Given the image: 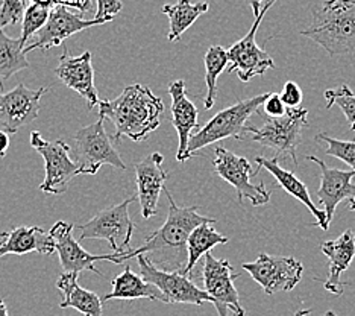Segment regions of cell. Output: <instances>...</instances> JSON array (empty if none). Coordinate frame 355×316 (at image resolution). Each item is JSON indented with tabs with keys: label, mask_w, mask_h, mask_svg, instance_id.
Instances as JSON below:
<instances>
[{
	"label": "cell",
	"mask_w": 355,
	"mask_h": 316,
	"mask_svg": "<svg viewBox=\"0 0 355 316\" xmlns=\"http://www.w3.org/2000/svg\"><path fill=\"white\" fill-rule=\"evenodd\" d=\"M324 96L327 101V108L329 110L337 105L342 110L346 120H348L351 131L355 133V93H352L348 85L342 84L336 88H329Z\"/></svg>",
	"instance_id": "cell-30"
},
{
	"label": "cell",
	"mask_w": 355,
	"mask_h": 316,
	"mask_svg": "<svg viewBox=\"0 0 355 316\" xmlns=\"http://www.w3.org/2000/svg\"><path fill=\"white\" fill-rule=\"evenodd\" d=\"M264 124L261 128L246 126V134H251V140L260 143L266 148L275 151V157L288 156L297 166L296 149L302 142V129L309 125V110L305 108H287L282 117H269L261 113Z\"/></svg>",
	"instance_id": "cell-5"
},
{
	"label": "cell",
	"mask_w": 355,
	"mask_h": 316,
	"mask_svg": "<svg viewBox=\"0 0 355 316\" xmlns=\"http://www.w3.org/2000/svg\"><path fill=\"white\" fill-rule=\"evenodd\" d=\"M164 157L159 152H153L140 163L135 165L137 197L140 201L143 219H150L157 213L161 192H164L167 172L163 169Z\"/></svg>",
	"instance_id": "cell-17"
},
{
	"label": "cell",
	"mask_w": 355,
	"mask_h": 316,
	"mask_svg": "<svg viewBox=\"0 0 355 316\" xmlns=\"http://www.w3.org/2000/svg\"><path fill=\"white\" fill-rule=\"evenodd\" d=\"M31 146L44 158L46 176L40 190L49 194H62L71 180L79 175V166L70 157V146L64 140L47 142L42 133H31Z\"/></svg>",
	"instance_id": "cell-7"
},
{
	"label": "cell",
	"mask_w": 355,
	"mask_h": 316,
	"mask_svg": "<svg viewBox=\"0 0 355 316\" xmlns=\"http://www.w3.org/2000/svg\"><path fill=\"white\" fill-rule=\"evenodd\" d=\"M26 40L11 38L0 29V87L3 88V81L10 79L15 73L28 69L29 63L25 53Z\"/></svg>",
	"instance_id": "cell-28"
},
{
	"label": "cell",
	"mask_w": 355,
	"mask_h": 316,
	"mask_svg": "<svg viewBox=\"0 0 355 316\" xmlns=\"http://www.w3.org/2000/svg\"><path fill=\"white\" fill-rule=\"evenodd\" d=\"M255 163L258 165L260 169H266L270 175H273L275 178L279 188L284 189L288 194H292L293 198H296L297 201H301L302 204L310 210L313 213V216L316 217V226H320L322 230L327 231L329 222H328V217L325 210H320L316 207V204L311 201L310 198V193L309 189H306V185L297 178L293 172H290V170L282 169L279 166V158L278 157H272V158H266V157H257L255 158Z\"/></svg>",
	"instance_id": "cell-22"
},
{
	"label": "cell",
	"mask_w": 355,
	"mask_h": 316,
	"mask_svg": "<svg viewBox=\"0 0 355 316\" xmlns=\"http://www.w3.org/2000/svg\"><path fill=\"white\" fill-rule=\"evenodd\" d=\"M96 2H98V10L94 13V19L112 20L123 8V3L120 0H96Z\"/></svg>",
	"instance_id": "cell-35"
},
{
	"label": "cell",
	"mask_w": 355,
	"mask_h": 316,
	"mask_svg": "<svg viewBox=\"0 0 355 316\" xmlns=\"http://www.w3.org/2000/svg\"><path fill=\"white\" fill-rule=\"evenodd\" d=\"M3 5V0H0V6H2Z\"/></svg>",
	"instance_id": "cell-45"
},
{
	"label": "cell",
	"mask_w": 355,
	"mask_h": 316,
	"mask_svg": "<svg viewBox=\"0 0 355 316\" xmlns=\"http://www.w3.org/2000/svg\"><path fill=\"white\" fill-rule=\"evenodd\" d=\"M111 20L108 19L85 20L80 17L79 14L69 11L67 6L56 5L51 11V17L44 24V28L40 29L34 37V42L25 47V53L35 51V49L49 51L52 47L61 46L69 37L78 34L80 31H85L93 26H99V24H105Z\"/></svg>",
	"instance_id": "cell-15"
},
{
	"label": "cell",
	"mask_w": 355,
	"mask_h": 316,
	"mask_svg": "<svg viewBox=\"0 0 355 316\" xmlns=\"http://www.w3.org/2000/svg\"><path fill=\"white\" fill-rule=\"evenodd\" d=\"M111 292L103 297L102 301H110V299H137L146 298L150 301L166 303V298L155 285L144 280L141 275L132 272L131 267L125 266V271L119 274L117 277L111 281Z\"/></svg>",
	"instance_id": "cell-25"
},
{
	"label": "cell",
	"mask_w": 355,
	"mask_h": 316,
	"mask_svg": "<svg viewBox=\"0 0 355 316\" xmlns=\"http://www.w3.org/2000/svg\"><path fill=\"white\" fill-rule=\"evenodd\" d=\"M168 94L172 97V124L178 133V139H180L176 160L182 163L185 161V156H187L193 128L198 126L199 111L185 93V83L182 79L173 81L168 85Z\"/></svg>",
	"instance_id": "cell-20"
},
{
	"label": "cell",
	"mask_w": 355,
	"mask_h": 316,
	"mask_svg": "<svg viewBox=\"0 0 355 316\" xmlns=\"http://www.w3.org/2000/svg\"><path fill=\"white\" fill-rule=\"evenodd\" d=\"M46 92L47 87L31 90L26 85L17 84L11 92L0 93V125L8 134H15L38 117L40 99Z\"/></svg>",
	"instance_id": "cell-16"
},
{
	"label": "cell",
	"mask_w": 355,
	"mask_h": 316,
	"mask_svg": "<svg viewBox=\"0 0 355 316\" xmlns=\"http://www.w3.org/2000/svg\"><path fill=\"white\" fill-rule=\"evenodd\" d=\"M51 8L38 5V3H32L28 6V10L25 13V19H23V29H21V38L28 40L35 35L40 29L44 28V24L47 23L51 17Z\"/></svg>",
	"instance_id": "cell-32"
},
{
	"label": "cell",
	"mask_w": 355,
	"mask_h": 316,
	"mask_svg": "<svg viewBox=\"0 0 355 316\" xmlns=\"http://www.w3.org/2000/svg\"><path fill=\"white\" fill-rule=\"evenodd\" d=\"M93 0H56L58 5H64L67 8H75V10L80 11V13H88L92 11L93 8Z\"/></svg>",
	"instance_id": "cell-37"
},
{
	"label": "cell",
	"mask_w": 355,
	"mask_h": 316,
	"mask_svg": "<svg viewBox=\"0 0 355 316\" xmlns=\"http://www.w3.org/2000/svg\"><path fill=\"white\" fill-rule=\"evenodd\" d=\"M279 96L287 108H300L304 97L301 87L293 83V81H287L284 87H282Z\"/></svg>",
	"instance_id": "cell-34"
},
{
	"label": "cell",
	"mask_w": 355,
	"mask_h": 316,
	"mask_svg": "<svg viewBox=\"0 0 355 316\" xmlns=\"http://www.w3.org/2000/svg\"><path fill=\"white\" fill-rule=\"evenodd\" d=\"M73 228L75 226L66 221H58L51 228V236L55 240L56 253L60 256V262L64 272L79 274L83 271H92L102 277L103 274L98 269V267H94V265L98 262L108 260L114 265L125 263L123 253L99 254V256L87 253V251L80 247L79 240L75 239Z\"/></svg>",
	"instance_id": "cell-14"
},
{
	"label": "cell",
	"mask_w": 355,
	"mask_h": 316,
	"mask_svg": "<svg viewBox=\"0 0 355 316\" xmlns=\"http://www.w3.org/2000/svg\"><path fill=\"white\" fill-rule=\"evenodd\" d=\"M306 158L316 163L320 169V188L318 189V198L325 208L328 222H331L337 206L345 199L355 198V185L352 184L355 170L331 169L324 160L314 156H309Z\"/></svg>",
	"instance_id": "cell-19"
},
{
	"label": "cell",
	"mask_w": 355,
	"mask_h": 316,
	"mask_svg": "<svg viewBox=\"0 0 355 316\" xmlns=\"http://www.w3.org/2000/svg\"><path fill=\"white\" fill-rule=\"evenodd\" d=\"M349 210L351 212H355V198L349 201Z\"/></svg>",
	"instance_id": "cell-44"
},
{
	"label": "cell",
	"mask_w": 355,
	"mask_h": 316,
	"mask_svg": "<svg viewBox=\"0 0 355 316\" xmlns=\"http://www.w3.org/2000/svg\"><path fill=\"white\" fill-rule=\"evenodd\" d=\"M137 262H139L141 277L163 292L166 304L202 306L209 303L214 306V299L207 294L205 289H199L191 278L181 271L159 269L144 254L137 256Z\"/></svg>",
	"instance_id": "cell-9"
},
{
	"label": "cell",
	"mask_w": 355,
	"mask_h": 316,
	"mask_svg": "<svg viewBox=\"0 0 355 316\" xmlns=\"http://www.w3.org/2000/svg\"><path fill=\"white\" fill-rule=\"evenodd\" d=\"M56 251L55 240L51 233H46L40 226H15L10 231L6 242L0 247V257L14 254L23 256L28 253H40L51 256Z\"/></svg>",
	"instance_id": "cell-23"
},
{
	"label": "cell",
	"mask_w": 355,
	"mask_h": 316,
	"mask_svg": "<svg viewBox=\"0 0 355 316\" xmlns=\"http://www.w3.org/2000/svg\"><path fill=\"white\" fill-rule=\"evenodd\" d=\"M275 2L277 0H266L260 14L255 15V20L248 34L228 49V70L230 73L237 72L239 79L243 81V83H248V81H251L254 76L264 75L269 69H275V63H273L272 56L268 52H264L255 42L257 31L260 28L266 13L275 5Z\"/></svg>",
	"instance_id": "cell-11"
},
{
	"label": "cell",
	"mask_w": 355,
	"mask_h": 316,
	"mask_svg": "<svg viewBox=\"0 0 355 316\" xmlns=\"http://www.w3.org/2000/svg\"><path fill=\"white\" fill-rule=\"evenodd\" d=\"M316 140L325 142L327 149L325 153L331 157H336L343 163L348 165L352 170H355V142L349 140H338L334 137H329L327 133L318 134Z\"/></svg>",
	"instance_id": "cell-31"
},
{
	"label": "cell",
	"mask_w": 355,
	"mask_h": 316,
	"mask_svg": "<svg viewBox=\"0 0 355 316\" xmlns=\"http://www.w3.org/2000/svg\"><path fill=\"white\" fill-rule=\"evenodd\" d=\"M8 236H10V231H0V247H2L6 242Z\"/></svg>",
	"instance_id": "cell-43"
},
{
	"label": "cell",
	"mask_w": 355,
	"mask_h": 316,
	"mask_svg": "<svg viewBox=\"0 0 355 316\" xmlns=\"http://www.w3.org/2000/svg\"><path fill=\"white\" fill-rule=\"evenodd\" d=\"M263 111L269 117H282L287 113V107L278 93H270L263 103Z\"/></svg>",
	"instance_id": "cell-36"
},
{
	"label": "cell",
	"mask_w": 355,
	"mask_h": 316,
	"mask_svg": "<svg viewBox=\"0 0 355 316\" xmlns=\"http://www.w3.org/2000/svg\"><path fill=\"white\" fill-rule=\"evenodd\" d=\"M10 146V135H8L6 131H0V156H5V152Z\"/></svg>",
	"instance_id": "cell-38"
},
{
	"label": "cell",
	"mask_w": 355,
	"mask_h": 316,
	"mask_svg": "<svg viewBox=\"0 0 355 316\" xmlns=\"http://www.w3.org/2000/svg\"><path fill=\"white\" fill-rule=\"evenodd\" d=\"M269 94L270 93H263L254 97H249V99L240 101L237 103H234L232 107L217 113V115L209 119L196 134H193L190 137L185 161L198 156L199 149L207 148V146L216 142H220L225 139H245L248 120L251 119L255 113H258L260 107H263V103L268 99Z\"/></svg>",
	"instance_id": "cell-4"
},
{
	"label": "cell",
	"mask_w": 355,
	"mask_h": 316,
	"mask_svg": "<svg viewBox=\"0 0 355 316\" xmlns=\"http://www.w3.org/2000/svg\"><path fill=\"white\" fill-rule=\"evenodd\" d=\"M228 242L230 239L227 236H223V234H220L219 231H216L213 224L207 222L196 226V228L190 234L189 243H187L189 262H187V266H185L181 272L184 275H187V277H190L200 257L208 254L214 247L227 245Z\"/></svg>",
	"instance_id": "cell-26"
},
{
	"label": "cell",
	"mask_w": 355,
	"mask_h": 316,
	"mask_svg": "<svg viewBox=\"0 0 355 316\" xmlns=\"http://www.w3.org/2000/svg\"><path fill=\"white\" fill-rule=\"evenodd\" d=\"M0 316H10L8 315V309H6V304L2 298H0Z\"/></svg>",
	"instance_id": "cell-42"
},
{
	"label": "cell",
	"mask_w": 355,
	"mask_h": 316,
	"mask_svg": "<svg viewBox=\"0 0 355 316\" xmlns=\"http://www.w3.org/2000/svg\"><path fill=\"white\" fill-rule=\"evenodd\" d=\"M311 309H301V310H297L296 313H295V316H311ZM325 316H337L334 312H327L325 313Z\"/></svg>",
	"instance_id": "cell-41"
},
{
	"label": "cell",
	"mask_w": 355,
	"mask_h": 316,
	"mask_svg": "<svg viewBox=\"0 0 355 316\" xmlns=\"http://www.w3.org/2000/svg\"><path fill=\"white\" fill-rule=\"evenodd\" d=\"M241 267L263 288L268 295L277 292H290L302 280L304 266L295 257H279L261 253L252 263Z\"/></svg>",
	"instance_id": "cell-12"
},
{
	"label": "cell",
	"mask_w": 355,
	"mask_h": 316,
	"mask_svg": "<svg viewBox=\"0 0 355 316\" xmlns=\"http://www.w3.org/2000/svg\"><path fill=\"white\" fill-rule=\"evenodd\" d=\"M208 11L207 2L191 3L190 0H178L176 5H164L161 13L166 14L171 20V32H168V42H176L195 23L200 15Z\"/></svg>",
	"instance_id": "cell-27"
},
{
	"label": "cell",
	"mask_w": 355,
	"mask_h": 316,
	"mask_svg": "<svg viewBox=\"0 0 355 316\" xmlns=\"http://www.w3.org/2000/svg\"><path fill=\"white\" fill-rule=\"evenodd\" d=\"M0 158H2V156H0Z\"/></svg>",
	"instance_id": "cell-46"
},
{
	"label": "cell",
	"mask_w": 355,
	"mask_h": 316,
	"mask_svg": "<svg viewBox=\"0 0 355 316\" xmlns=\"http://www.w3.org/2000/svg\"><path fill=\"white\" fill-rule=\"evenodd\" d=\"M239 274L232 272V266L225 258H216L211 253L205 254L202 266V281L207 294L214 299V307L219 316H228V310L234 316H245V309L240 304L239 292L234 280Z\"/></svg>",
	"instance_id": "cell-13"
},
{
	"label": "cell",
	"mask_w": 355,
	"mask_h": 316,
	"mask_svg": "<svg viewBox=\"0 0 355 316\" xmlns=\"http://www.w3.org/2000/svg\"><path fill=\"white\" fill-rule=\"evenodd\" d=\"M320 251L329 260L325 289L334 295H342L343 285L340 277L355 257V234L352 230H346L337 239L322 243Z\"/></svg>",
	"instance_id": "cell-21"
},
{
	"label": "cell",
	"mask_w": 355,
	"mask_h": 316,
	"mask_svg": "<svg viewBox=\"0 0 355 316\" xmlns=\"http://www.w3.org/2000/svg\"><path fill=\"white\" fill-rule=\"evenodd\" d=\"M32 3L43 5V6L51 8V10H53V8H55L56 5H58V3H56V0H32Z\"/></svg>",
	"instance_id": "cell-40"
},
{
	"label": "cell",
	"mask_w": 355,
	"mask_h": 316,
	"mask_svg": "<svg viewBox=\"0 0 355 316\" xmlns=\"http://www.w3.org/2000/svg\"><path fill=\"white\" fill-rule=\"evenodd\" d=\"M79 274L76 272H64L56 281L60 294L62 295L61 309H76L84 316H102L103 301L98 294L92 290L83 289L78 285Z\"/></svg>",
	"instance_id": "cell-24"
},
{
	"label": "cell",
	"mask_w": 355,
	"mask_h": 316,
	"mask_svg": "<svg viewBox=\"0 0 355 316\" xmlns=\"http://www.w3.org/2000/svg\"><path fill=\"white\" fill-rule=\"evenodd\" d=\"M245 2H246L249 6L252 8L254 14H255V15H258V14H260V11H261V8H263L261 5H263L264 0H245Z\"/></svg>",
	"instance_id": "cell-39"
},
{
	"label": "cell",
	"mask_w": 355,
	"mask_h": 316,
	"mask_svg": "<svg viewBox=\"0 0 355 316\" xmlns=\"http://www.w3.org/2000/svg\"><path fill=\"white\" fill-rule=\"evenodd\" d=\"M26 10L28 0H3V5L0 6V29L23 22Z\"/></svg>",
	"instance_id": "cell-33"
},
{
	"label": "cell",
	"mask_w": 355,
	"mask_h": 316,
	"mask_svg": "<svg viewBox=\"0 0 355 316\" xmlns=\"http://www.w3.org/2000/svg\"><path fill=\"white\" fill-rule=\"evenodd\" d=\"M103 120L105 119L99 117L98 122L80 128L75 134V153L79 175H96L103 165L126 170V165L105 131Z\"/></svg>",
	"instance_id": "cell-6"
},
{
	"label": "cell",
	"mask_w": 355,
	"mask_h": 316,
	"mask_svg": "<svg viewBox=\"0 0 355 316\" xmlns=\"http://www.w3.org/2000/svg\"><path fill=\"white\" fill-rule=\"evenodd\" d=\"M55 73L69 88L79 93L80 97H84L88 110H93L96 105H99V93L94 85L92 52H84L79 56H70L67 49H64Z\"/></svg>",
	"instance_id": "cell-18"
},
{
	"label": "cell",
	"mask_w": 355,
	"mask_h": 316,
	"mask_svg": "<svg viewBox=\"0 0 355 316\" xmlns=\"http://www.w3.org/2000/svg\"><path fill=\"white\" fill-rule=\"evenodd\" d=\"M214 172L236 188L239 202L245 199L251 201V204L258 207L264 206L270 201V192L264 188V184H254L251 178L258 172L249 163L248 158L236 156V153L225 149L223 146H217L214 149Z\"/></svg>",
	"instance_id": "cell-10"
},
{
	"label": "cell",
	"mask_w": 355,
	"mask_h": 316,
	"mask_svg": "<svg viewBox=\"0 0 355 316\" xmlns=\"http://www.w3.org/2000/svg\"><path fill=\"white\" fill-rule=\"evenodd\" d=\"M301 34L331 56L355 51V0H325L313 10L311 24Z\"/></svg>",
	"instance_id": "cell-3"
},
{
	"label": "cell",
	"mask_w": 355,
	"mask_h": 316,
	"mask_svg": "<svg viewBox=\"0 0 355 316\" xmlns=\"http://www.w3.org/2000/svg\"><path fill=\"white\" fill-rule=\"evenodd\" d=\"M134 198H128L117 206L102 210L84 225H78L79 242L102 239L110 243L114 253H126L134 233V222L129 216V206Z\"/></svg>",
	"instance_id": "cell-8"
},
{
	"label": "cell",
	"mask_w": 355,
	"mask_h": 316,
	"mask_svg": "<svg viewBox=\"0 0 355 316\" xmlns=\"http://www.w3.org/2000/svg\"><path fill=\"white\" fill-rule=\"evenodd\" d=\"M205 63V85H207V96L204 99V108L211 110L216 94H217V78L220 76V73L227 69L230 64L228 58V49L222 46H211L207 51L204 56Z\"/></svg>",
	"instance_id": "cell-29"
},
{
	"label": "cell",
	"mask_w": 355,
	"mask_h": 316,
	"mask_svg": "<svg viewBox=\"0 0 355 316\" xmlns=\"http://www.w3.org/2000/svg\"><path fill=\"white\" fill-rule=\"evenodd\" d=\"M164 193L168 201L166 222L150 233L141 247L123 253V260L126 262L128 258L144 254L159 269L182 271L189 262L187 243L190 234L196 226L207 222L216 224L217 219L199 215L196 207L176 206L167 188H164Z\"/></svg>",
	"instance_id": "cell-1"
},
{
	"label": "cell",
	"mask_w": 355,
	"mask_h": 316,
	"mask_svg": "<svg viewBox=\"0 0 355 316\" xmlns=\"http://www.w3.org/2000/svg\"><path fill=\"white\" fill-rule=\"evenodd\" d=\"M99 117L108 119L116 126L112 140L119 143L123 137L143 142L161 125L164 103L146 85L125 87L114 101L99 102Z\"/></svg>",
	"instance_id": "cell-2"
}]
</instances>
